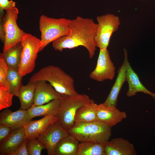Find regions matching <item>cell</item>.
<instances>
[{"mask_svg": "<svg viewBox=\"0 0 155 155\" xmlns=\"http://www.w3.org/2000/svg\"><path fill=\"white\" fill-rule=\"evenodd\" d=\"M22 49L20 42L3 53V58L9 69L18 70Z\"/></svg>", "mask_w": 155, "mask_h": 155, "instance_id": "obj_23", "label": "cell"}, {"mask_svg": "<svg viewBox=\"0 0 155 155\" xmlns=\"http://www.w3.org/2000/svg\"><path fill=\"white\" fill-rule=\"evenodd\" d=\"M105 155H136L133 144L122 138L118 137L108 141L105 144Z\"/></svg>", "mask_w": 155, "mask_h": 155, "instance_id": "obj_16", "label": "cell"}, {"mask_svg": "<svg viewBox=\"0 0 155 155\" xmlns=\"http://www.w3.org/2000/svg\"><path fill=\"white\" fill-rule=\"evenodd\" d=\"M9 68L6 63L3 53L0 54V86L9 91V86L7 78Z\"/></svg>", "mask_w": 155, "mask_h": 155, "instance_id": "obj_26", "label": "cell"}, {"mask_svg": "<svg viewBox=\"0 0 155 155\" xmlns=\"http://www.w3.org/2000/svg\"><path fill=\"white\" fill-rule=\"evenodd\" d=\"M98 105L93 101L81 106L76 113L74 123H87L97 121Z\"/></svg>", "mask_w": 155, "mask_h": 155, "instance_id": "obj_22", "label": "cell"}, {"mask_svg": "<svg viewBox=\"0 0 155 155\" xmlns=\"http://www.w3.org/2000/svg\"><path fill=\"white\" fill-rule=\"evenodd\" d=\"M67 131L79 142L92 141L104 144L111 135V127L98 121L74 123Z\"/></svg>", "mask_w": 155, "mask_h": 155, "instance_id": "obj_3", "label": "cell"}, {"mask_svg": "<svg viewBox=\"0 0 155 155\" xmlns=\"http://www.w3.org/2000/svg\"><path fill=\"white\" fill-rule=\"evenodd\" d=\"M24 127L13 130L0 145V154L10 155L25 139Z\"/></svg>", "mask_w": 155, "mask_h": 155, "instance_id": "obj_17", "label": "cell"}, {"mask_svg": "<svg viewBox=\"0 0 155 155\" xmlns=\"http://www.w3.org/2000/svg\"><path fill=\"white\" fill-rule=\"evenodd\" d=\"M61 104L60 98L51 101L43 105H33L27 110L30 117L32 118L37 117L51 115L56 116Z\"/></svg>", "mask_w": 155, "mask_h": 155, "instance_id": "obj_19", "label": "cell"}, {"mask_svg": "<svg viewBox=\"0 0 155 155\" xmlns=\"http://www.w3.org/2000/svg\"><path fill=\"white\" fill-rule=\"evenodd\" d=\"M0 20V37L2 41L4 43L5 41V32L3 22L1 17Z\"/></svg>", "mask_w": 155, "mask_h": 155, "instance_id": "obj_32", "label": "cell"}, {"mask_svg": "<svg viewBox=\"0 0 155 155\" xmlns=\"http://www.w3.org/2000/svg\"><path fill=\"white\" fill-rule=\"evenodd\" d=\"M10 155H29L27 149V140L25 139L21 145Z\"/></svg>", "mask_w": 155, "mask_h": 155, "instance_id": "obj_29", "label": "cell"}, {"mask_svg": "<svg viewBox=\"0 0 155 155\" xmlns=\"http://www.w3.org/2000/svg\"><path fill=\"white\" fill-rule=\"evenodd\" d=\"M60 107L56 116L61 127L67 131L74 123V118L78 109L82 106L94 101L85 94L71 96L61 94Z\"/></svg>", "mask_w": 155, "mask_h": 155, "instance_id": "obj_5", "label": "cell"}, {"mask_svg": "<svg viewBox=\"0 0 155 155\" xmlns=\"http://www.w3.org/2000/svg\"><path fill=\"white\" fill-rule=\"evenodd\" d=\"M12 130L10 127L0 123V144L8 136Z\"/></svg>", "mask_w": 155, "mask_h": 155, "instance_id": "obj_30", "label": "cell"}, {"mask_svg": "<svg viewBox=\"0 0 155 155\" xmlns=\"http://www.w3.org/2000/svg\"><path fill=\"white\" fill-rule=\"evenodd\" d=\"M6 11L2 18L5 34L3 53L20 42L26 34L18 27L17 23L19 13L18 9L15 7Z\"/></svg>", "mask_w": 155, "mask_h": 155, "instance_id": "obj_7", "label": "cell"}, {"mask_svg": "<svg viewBox=\"0 0 155 155\" xmlns=\"http://www.w3.org/2000/svg\"><path fill=\"white\" fill-rule=\"evenodd\" d=\"M41 80L48 82L61 94L71 96L79 94L75 90L73 78L58 67L51 65L43 67L34 74L29 81Z\"/></svg>", "mask_w": 155, "mask_h": 155, "instance_id": "obj_2", "label": "cell"}, {"mask_svg": "<svg viewBox=\"0 0 155 155\" xmlns=\"http://www.w3.org/2000/svg\"><path fill=\"white\" fill-rule=\"evenodd\" d=\"M97 28L95 37L96 47L106 49L113 34L119 29L120 24L119 17L108 13L96 17Z\"/></svg>", "mask_w": 155, "mask_h": 155, "instance_id": "obj_8", "label": "cell"}, {"mask_svg": "<svg viewBox=\"0 0 155 155\" xmlns=\"http://www.w3.org/2000/svg\"><path fill=\"white\" fill-rule=\"evenodd\" d=\"M13 95L9 91L0 86V110L11 106Z\"/></svg>", "mask_w": 155, "mask_h": 155, "instance_id": "obj_27", "label": "cell"}, {"mask_svg": "<svg viewBox=\"0 0 155 155\" xmlns=\"http://www.w3.org/2000/svg\"><path fill=\"white\" fill-rule=\"evenodd\" d=\"M126 64L123 63L118 71V74L111 92L104 103L106 105L116 107L118 97L123 84L126 81Z\"/></svg>", "mask_w": 155, "mask_h": 155, "instance_id": "obj_18", "label": "cell"}, {"mask_svg": "<svg viewBox=\"0 0 155 155\" xmlns=\"http://www.w3.org/2000/svg\"><path fill=\"white\" fill-rule=\"evenodd\" d=\"M31 119L27 110L20 108L15 112L5 109L0 114V123L10 127L13 130L24 127Z\"/></svg>", "mask_w": 155, "mask_h": 155, "instance_id": "obj_12", "label": "cell"}, {"mask_svg": "<svg viewBox=\"0 0 155 155\" xmlns=\"http://www.w3.org/2000/svg\"><path fill=\"white\" fill-rule=\"evenodd\" d=\"M125 111H120L116 107L107 105L104 103L98 105L97 120L112 127L127 118Z\"/></svg>", "mask_w": 155, "mask_h": 155, "instance_id": "obj_11", "label": "cell"}, {"mask_svg": "<svg viewBox=\"0 0 155 155\" xmlns=\"http://www.w3.org/2000/svg\"><path fill=\"white\" fill-rule=\"evenodd\" d=\"M16 3L12 0H0V11L6 10L15 7Z\"/></svg>", "mask_w": 155, "mask_h": 155, "instance_id": "obj_31", "label": "cell"}, {"mask_svg": "<svg viewBox=\"0 0 155 155\" xmlns=\"http://www.w3.org/2000/svg\"><path fill=\"white\" fill-rule=\"evenodd\" d=\"M70 33L55 40L52 46L55 51L62 52L66 49H72L80 46L87 50L90 58L94 56L96 50L95 37L97 24L92 19L78 16L71 20Z\"/></svg>", "mask_w": 155, "mask_h": 155, "instance_id": "obj_1", "label": "cell"}, {"mask_svg": "<svg viewBox=\"0 0 155 155\" xmlns=\"http://www.w3.org/2000/svg\"><path fill=\"white\" fill-rule=\"evenodd\" d=\"M36 88V82L30 81L26 85L21 86L18 96L21 103L20 109L27 110L33 105Z\"/></svg>", "mask_w": 155, "mask_h": 155, "instance_id": "obj_21", "label": "cell"}, {"mask_svg": "<svg viewBox=\"0 0 155 155\" xmlns=\"http://www.w3.org/2000/svg\"><path fill=\"white\" fill-rule=\"evenodd\" d=\"M115 70L107 49H100L96 66L90 74V78L98 82L112 80L115 76Z\"/></svg>", "mask_w": 155, "mask_h": 155, "instance_id": "obj_9", "label": "cell"}, {"mask_svg": "<svg viewBox=\"0 0 155 155\" xmlns=\"http://www.w3.org/2000/svg\"><path fill=\"white\" fill-rule=\"evenodd\" d=\"M22 77L18 70L9 69L7 80L10 87L9 91L13 96H18L19 91L22 85Z\"/></svg>", "mask_w": 155, "mask_h": 155, "instance_id": "obj_25", "label": "cell"}, {"mask_svg": "<svg viewBox=\"0 0 155 155\" xmlns=\"http://www.w3.org/2000/svg\"><path fill=\"white\" fill-rule=\"evenodd\" d=\"M20 43L22 49L18 71L23 77L32 72L34 69L41 40L32 34L26 33Z\"/></svg>", "mask_w": 155, "mask_h": 155, "instance_id": "obj_6", "label": "cell"}, {"mask_svg": "<svg viewBox=\"0 0 155 155\" xmlns=\"http://www.w3.org/2000/svg\"><path fill=\"white\" fill-rule=\"evenodd\" d=\"M57 120L56 116L49 115L38 120L30 121L24 127L25 139L29 140L37 139L47 130L51 125Z\"/></svg>", "mask_w": 155, "mask_h": 155, "instance_id": "obj_14", "label": "cell"}, {"mask_svg": "<svg viewBox=\"0 0 155 155\" xmlns=\"http://www.w3.org/2000/svg\"><path fill=\"white\" fill-rule=\"evenodd\" d=\"M27 146L29 155H40L42 150L46 149L37 139L27 140Z\"/></svg>", "mask_w": 155, "mask_h": 155, "instance_id": "obj_28", "label": "cell"}, {"mask_svg": "<svg viewBox=\"0 0 155 155\" xmlns=\"http://www.w3.org/2000/svg\"></svg>", "mask_w": 155, "mask_h": 155, "instance_id": "obj_33", "label": "cell"}, {"mask_svg": "<svg viewBox=\"0 0 155 155\" xmlns=\"http://www.w3.org/2000/svg\"><path fill=\"white\" fill-rule=\"evenodd\" d=\"M70 20L64 18H55L44 15L41 16L39 22L41 44L39 52L55 40L69 34Z\"/></svg>", "mask_w": 155, "mask_h": 155, "instance_id": "obj_4", "label": "cell"}, {"mask_svg": "<svg viewBox=\"0 0 155 155\" xmlns=\"http://www.w3.org/2000/svg\"><path fill=\"white\" fill-rule=\"evenodd\" d=\"M124 59L126 64V79L128 84V89L126 95L128 97L135 95L137 93L142 92L151 95L155 98V94L147 89L142 84L138 75L134 71L128 62L127 53L124 49Z\"/></svg>", "mask_w": 155, "mask_h": 155, "instance_id": "obj_13", "label": "cell"}, {"mask_svg": "<svg viewBox=\"0 0 155 155\" xmlns=\"http://www.w3.org/2000/svg\"><path fill=\"white\" fill-rule=\"evenodd\" d=\"M35 82L36 88L33 105H43L60 98L61 94L57 91L46 81L41 80Z\"/></svg>", "mask_w": 155, "mask_h": 155, "instance_id": "obj_15", "label": "cell"}, {"mask_svg": "<svg viewBox=\"0 0 155 155\" xmlns=\"http://www.w3.org/2000/svg\"><path fill=\"white\" fill-rule=\"evenodd\" d=\"M69 134L57 121L51 125L47 130L37 139L45 146L48 155H54L55 148L59 142Z\"/></svg>", "mask_w": 155, "mask_h": 155, "instance_id": "obj_10", "label": "cell"}, {"mask_svg": "<svg viewBox=\"0 0 155 155\" xmlns=\"http://www.w3.org/2000/svg\"><path fill=\"white\" fill-rule=\"evenodd\" d=\"M105 144L92 141L80 142L77 155H105Z\"/></svg>", "mask_w": 155, "mask_h": 155, "instance_id": "obj_24", "label": "cell"}, {"mask_svg": "<svg viewBox=\"0 0 155 155\" xmlns=\"http://www.w3.org/2000/svg\"><path fill=\"white\" fill-rule=\"evenodd\" d=\"M79 142L73 136L69 134L59 142L54 155H77Z\"/></svg>", "mask_w": 155, "mask_h": 155, "instance_id": "obj_20", "label": "cell"}]
</instances>
